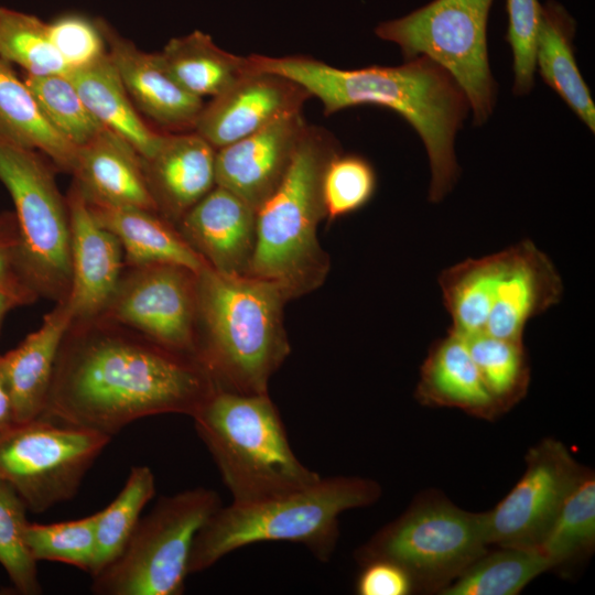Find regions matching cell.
<instances>
[{
    "mask_svg": "<svg viewBox=\"0 0 595 595\" xmlns=\"http://www.w3.org/2000/svg\"><path fill=\"white\" fill-rule=\"evenodd\" d=\"M216 389L196 357L98 316L65 332L41 416L112 437L142 418H192Z\"/></svg>",
    "mask_w": 595,
    "mask_h": 595,
    "instance_id": "1",
    "label": "cell"
},
{
    "mask_svg": "<svg viewBox=\"0 0 595 595\" xmlns=\"http://www.w3.org/2000/svg\"><path fill=\"white\" fill-rule=\"evenodd\" d=\"M248 58L252 69L277 73L300 84L321 100L325 115L361 105L399 113L426 149L430 202H441L452 191L459 175L454 140L470 107L454 77L434 61L418 56L400 66L342 69L301 55L253 54Z\"/></svg>",
    "mask_w": 595,
    "mask_h": 595,
    "instance_id": "2",
    "label": "cell"
},
{
    "mask_svg": "<svg viewBox=\"0 0 595 595\" xmlns=\"http://www.w3.org/2000/svg\"><path fill=\"white\" fill-rule=\"evenodd\" d=\"M196 277V358L217 389L268 393L271 377L291 351L283 326L288 293L275 281L224 274L208 264Z\"/></svg>",
    "mask_w": 595,
    "mask_h": 595,
    "instance_id": "3",
    "label": "cell"
},
{
    "mask_svg": "<svg viewBox=\"0 0 595 595\" xmlns=\"http://www.w3.org/2000/svg\"><path fill=\"white\" fill-rule=\"evenodd\" d=\"M380 485L360 476L322 477L300 490L252 504L221 506L195 536L188 574L203 572L225 555L258 542L304 545L327 562L339 539V516L380 498Z\"/></svg>",
    "mask_w": 595,
    "mask_h": 595,
    "instance_id": "4",
    "label": "cell"
},
{
    "mask_svg": "<svg viewBox=\"0 0 595 595\" xmlns=\"http://www.w3.org/2000/svg\"><path fill=\"white\" fill-rule=\"evenodd\" d=\"M192 419L232 502L275 498L321 478L294 454L279 410L268 393L216 389Z\"/></svg>",
    "mask_w": 595,
    "mask_h": 595,
    "instance_id": "5",
    "label": "cell"
},
{
    "mask_svg": "<svg viewBox=\"0 0 595 595\" xmlns=\"http://www.w3.org/2000/svg\"><path fill=\"white\" fill-rule=\"evenodd\" d=\"M338 151L328 131L306 126L283 181L257 210L249 275L278 282L290 299L315 290L329 269L316 231L326 218L323 175Z\"/></svg>",
    "mask_w": 595,
    "mask_h": 595,
    "instance_id": "6",
    "label": "cell"
},
{
    "mask_svg": "<svg viewBox=\"0 0 595 595\" xmlns=\"http://www.w3.org/2000/svg\"><path fill=\"white\" fill-rule=\"evenodd\" d=\"M483 512L461 509L441 493L420 494L354 556L361 566L385 560L402 567L414 592L437 593L487 550Z\"/></svg>",
    "mask_w": 595,
    "mask_h": 595,
    "instance_id": "7",
    "label": "cell"
},
{
    "mask_svg": "<svg viewBox=\"0 0 595 595\" xmlns=\"http://www.w3.org/2000/svg\"><path fill=\"white\" fill-rule=\"evenodd\" d=\"M223 506L213 489L162 496L140 517L121 554L91 576L97 595H181L195 536Z\"/></svg>",
    "mask_w": 595,
    "mask_h": 595,
    "instance_id": "8",
    "label": "cell"
},
{
    "mask_svg": "<svg viewBox=\"0 0 595 595\" xmlns=\"http://www.w3.org/2000/svg\"><path fill=\"white\" fill-rule=\"evenodd\" d=\"M0 182L10 193L23 278L37 296L60 302L72 281L66 198L40 152L0 140Z\"/></svg>",
    "mask_w": 595,
    "mask_h": 595,
    "instance_id": "9",
    "label": "cell"
},
{
    "mask_svg": "<svg viewBox=\"0 0 595 595\" xmlns=\"http://www.w3.org/2000/svg\"><path fill=\"white\" fill-rule=\"evenodd\" d=\"M494 0H433L375 32L404 56H425L444 67L465 93L477 126L491 115L497 85L487 52V21Z\"/></svg>",
    "mask_w": 595,
    "mask_h": 595,
    "instance_id": "10",
    "label": "cell"
},
{
    "mask_svg": "<svg viewBox=\"0 0 595 595\" xmlns=\"http://www.w3.org/2000/svg\"><path fill=\"white\" fill-rule=\"evenodd\" d=\"M111 436L43 416L0 430V480L28 511L43 513L72 500Z\"/></svg>",
    "mask_w": 595,
    "mask_h": 595,
    "instance_id": "11",
    "label": "cell"
},
{
    "mask_svg": "<svg viewBox=\"0 0 595 595\" xmlns=\"http://www.w3.org/2000/svg\"><path fill=\"white\" fill-rule=\"evenodd\" d=\"M100 317L196 357V272L171 263L128 267Z\"/></svg>",
    "mask_w": 595,
    "mask_h": 595,
    "instance_id": "12",
    "label": "cell"
},
{
    "mask_svg": "<svg viewBox=\"0 0 595 595\" xmlns=\"http://www.w3.org/2000/svg\"><path fill=\"white\" fill-rule=\"evenodd\" d=\"M587 472L558 440L544 439L529 448L522 477L483 512L488 545L536 548Z\"/></svg>",
    "mask_w": 595,
    "mask_h": 595,
    "instance_id": "13",
    "label": "cell"
},
{
    "mask_svg": "<svg viewBox=\"0 0 595 595\" xmlns=\"http://www.w3.org/2000/svg\"><path fill=\"white\" fill-rule=\"evenodd\" d=\"M309 98L294 80L252 69L204 105L194 131L217 150L301 112Z\"/></svg>",
    "mask_w": 595,
    "mask_h": 595,
    "instance_id": "14",
    "label": "cell"
},
{
    "mask_svg": "<svg viewBox=\"0 0 595 595\" xmlns=\"http://www.w3.org/2000/svg\"><path fill=\"white\" fill-rule=\"evenodd\" d=\"M306 126L301 112L292 113L217 149L216 185L258 210L283 181Z\"/></svg>",
    "mask_w": 595,
    "mask_h": 595,
    "instance_id": "15",
    "label": "cell"
},
{
    "mask_svg": "<svg viewBox=\"0 0 595 595\" xmlns=\"http://www.w3.org/2000/svg\"><path fill=\"white\" fill-rule=\"evenodd\" d=\"M71 227L72 281L66 305L72 322L102 314L123 271V250L116 238L91 216L74 182L66 197Z\"/></svg>",
    "mask_w": 595,
    "mask_h": 595,
    "instance_id": "16",
    "label": "cell"
},
{
    "mask_svg": "<svg viewBox=\"0 0 595 595\" xmlns=\"http://www.w3.org/2000/svg\"><path fill=\"white\" fill-rule=\"evenodd\" d=\"M500 269L485 333L522 340L527 323L559 303L562 279L531 240L500 251Z\"/></svg>",
    "mask_w": 595,
    "mask_h": 595,
    "instance_id": "17",
    "label": "cell"
},
{
    "mask_svg": "<svg viewBox=\"0 0 595 595\" xmlns=\"http://www.w3.org/2000/svg\"><path fill=\"white\" fill-rule=\"evenodd\" d=\"M256 224V209L230 191L215 185L175 227L214 270L229 275H249Z\"/></svg>",
    "mask_w": 595,
    "mask_h": 595,
    "instance_id": "18",
    "label": "cell"
},
{
    "mask_svg": "<svg viewBox=\"0 0 595 595\" xmlns=\"http://www.w3.org/2000/svg\"><path fill=\"white\" fill-rule=\"evenodd\" d=\"M108 55L137 110L161 128L194 130L205 105L180 86L162 67L155 53H145L100 21Z\"/></svg>",
    "mask_w": 595,
    "mask_h": 595,
    "instance_id": "19",
    "label": "cell"
},
{
    "mask_svg": "<svg viewBox=\"0 0 595 595\" xmlns=\"http://www.w3.org/2000/svg\"><path fill=\"white\" fill-rule=\"evenodd\" d=\"M216 149L194 130L164 133L155 152L142 159L158 212L174 226L216 185Z\"/></svg>",
    "mask_w": 595,
    "mask_h": 595,
    "instance_id": "20",
    "label": "cell"
},
{
    "mask_svg": "<svg viewBox=\"0 0 595 595\" xmlns=\"http://www.w3.org/2000/svg\"><path fill=\"white\" fill-rule=\"evenodd\" d=\"M72 174L87 202L159 213L147 184L142 158L107 128L77 149Z\"/></svg>",
    "mask_w": 595,
    "mask_h": 595,
    "instance_id": "21",
    "label": "cell"
},
{
    "mask_svg": "<svg viewBox=\"0 0 595 595\" xmlns=\"http://www.w3.org/2000/svg\"><path fill=\"white\" fill-rule=\"evenodd\" d=\"M414 396L424 405L456 408L486 420L502 414L464 338L452 331L431 345L421 366Z\"/></svg>",
    "mask_w": 595,
    "mask_h": 595,
    "instance_id": "22",
    "label": "cell"
},
{
    "mask_svg": "<svg viewBox=\"0 0 595 595\" xmlns=\"http://www.w3.org/2000/svg\"><path fill=\"white\" fill-rule=\"evenodd\" d=\"M41 326L1 356L15 423L42 415L62 338L72 323L65 300L56 302Z\"/></svg>",
    "mask_w": 595,
    "mask_h": 595,
    "instance_id": "23",
    "label": "cell"
},
{
    "mask_svg": "<svg viewBox=\"0 0 595 595\" xmlns=\"http://www.w3.org/2000/svg\"><path fill=\"white\" fill-rule=\"evenodd\" d=\"M94 219L119 240L127 267L171 263L198 272L207 263L156 212L85 199Z\"/></svg>",
    "mask_w": 595,
    "mask_h": 595,
    "instance_id": "24",
    "label": "cell"
},
{
    "mask_svg": "<svg viewBox=\"0 0 595 595\" xmlns=\"http://www.w3.org/2000/svg\"><path fill=\"white\" fill-rule=\"evenodd\" d=\"M84 104L102 125L130 143L142 159L159 148L164 133L153 130L131 101L108 53L68 73Z\"/></svg>",
    "mask_w": 595,
    "mask_h": 595,
    "instance_id": "25",
    "label": "cell"
},
{
    "mask_svg": "<svg viewBox=\"0 0 595 595\" xmlns=\"http://www.w3.org/2000/svg\"><path fill=\"white\" fill-rule=\"evenodd\" d=\"M574 32L575 22L562 6L554 1L542 6L536 67L545 84L594 132L595 106L575 61Z\"/></svg>",
    "mask_w": 595,
    "mask_h": 595,
    "instance_id": "26",
    "label": "cell"
},
{
    "mask_svg": "<svg viewBox=\"0 0 595 595\" xmlns=\"http://www.w3.org/2000/svg\"><path fill=\"white\" fill-rule=\"evenodd\" d=\"M0 140L35 150L72 173L77 149L47 121L12 65L0 58Z\"/></svg>",
    "mask_w": 595,
    "mask_h": 595,
    "instance_id": "27",
    "label": "cell"
},
{
    "mask_svg": "<svg viewBox=\"0 0 595 595\" xmlns=\"http://www.w3.org/2000/svg\"><path fill=\"white\" fill-rule=\"evenodd\" d=\"M155 55L180 86L202 99L215 97L252 71L248 56L220 48L202 31L171 39Z\"/></svg>",
    "mask_w": 595,
    "mask_h": 595,
    "instance_id": "28",
    "label": "cell"
},
{
    "mask_svg": "<svg viewBox=\"0 0 595 595\" xmlns=\"http://www.w3.org/2000/svg\"><path fill=\"white\" fill-rule=\"evenodd\" d=\"M500 260L497 252L467 259L441 272L439 284L452 318L450 331L462 337L485 332Z\"/></svg>",
    "mask_w": 595,
    "mask_h": 595,
    "instance_id": "29",
    "label": "cell"
},
{
    "mask_svg": "<svg viewBox=\"0 0 595 595\" xmlns=\"http://www.w3.org/2000/svg\"><path fill=\"white\" fill-rule=\"evenodd\" d=\"M498 548L487 550L440 594L516 595L534 577L551 570L536 548Z\"/></svg>",
    "mask_w": 595,
    "mask_h": 595,
    "instance_id": "30",
    "label": "cell"
},
{
    "mask_svg": "<svg viewBox=\"0 0 595 595\" xmlns=\"http://www.w3.org/2000/svg\"><path fill=\"white\" fill-rule=\"evenodd\" d=\"M155 495V477L149 466H132L117 497L96 517V549L90 576L111 564L123 551L145 505Z\"/></svg>",
    "mask_w": 595,
    "mask_h": 595,
    "instance_id": "31",
    "label": "cell"
},
{
    "mask_svg": "<svg viewBox=\"0 0 595 595\" xmlns=\"http://www.w3.org/2000/svg\"><path fill=\"white\" fill-rule=\"evenodd\" d=\"M463 338L500 411L510 410L527 394L530 383V366L522 340L485 332Z\"/></svg>",
    "mask_w": 595,
    "mask_h": 595,
    "instance_id": "32",
    "label": "cell"
},
{
    "mask_svg": "<svg viewBox=\"0 0 595 595\" xmlns=\"http://www.w3.org/2000/svg\"><path fill=\"white\" fill-rule=\"evenodd\" d=\"M595 544V477L584 475L567 496L536 549L550 569L591 553Z\"/></svg>",
    "mask_w": 595,
    "mask_h": 595,
    "instance_id": "33",
    "label": "cell"
},
{
    "mask_svg": "<svg viewBox=\"0 0 595 595\" xmlns=\"http://www.w3.org/2000/svg\"><path fill=\"white\" fill-rule=\"evenodd\" d=\"M0 58L26 75L69 73L51 40L48 23L7 7H0Z\"/></svg>",
    "mask_w": 595,
    "mask_h": 595,
    "instance_id": "34",
    "label": "cell"
},
{
    "mask_svg": "<svg viewBox=\"0 0 595 595\" xmlns=\"http://www.w3.org/2000/svg\"><path fill=\"white\" fill-rule=\"evenodd\" d=\"M22 79L51 126L76 149L105 128L84 104L68 73L43 76L25 74Z\"/></svg>",
    "mask_w": 595,
    "mask_h": 595,
    "instance_id": "35",
    "label": "cell"
},
{
    "mask_svg": "<svg viewBox=\"0 0 595 595\" xmlns=\"http://www.w3.org/2000/svg\"><path fill=\"white\" fill-rule=\"evenodd\" d=\"M28 508L17 490L0 480V564L6 570L14 589L23 595H39L42 586L36 561L25 540Z\"/></svg>",
    "mask_w": 595,
    "mask_h": 595,
    "instance_id": "36",
    "label": "cell"
},
{
    "mask_svg": "<svg viewBox=\"0 0 595 595\" xmlns=\"http://www.w3.org/2000/svg\"><path fill=\"white\" fill-rule=\"evenodd\" d=\"M24 540L36 562H61L89 573L96 549L95 513L48 524L28 522Z\"/></svg>",
    "mask_w": 595,
    "mask_h": 595,
    "instance_id": "37",
    "label": "cell"
},
{
    "mask_svg": "<svg viewBox=\"0 0 595 595\" xmlns=\"http://www.w3.org/2000/svg\"><path fill=\"white\" fill-rule=\"evenodd\" d=\"M377 174L363 155L338 151L327 163L322 194L326 218L333 221L366 206L376 193Z\"/></svg>",
    "mask_w": 595,
    "mask_h": 595,
    "instance_id": "38",
    "label": "cell"
},
{
    "mask_svg": "<svg viewBox=\"0 0 595 595\" xmlns=\"http://www.w3.org/2000/svg\"><path fill=\"white\" fill-rule=\"evenodd\" d=\"M538 0H507V41L513 57L515 95L530 93L534 83L536 48L541 21Z\"/></svg>",
    "mask_w": 595,
    "mask_h": 595,
    "instance_id": "39",
    "label": "cell"
},
{
    "mask_svg": "<svg viewBox=\"0 0 595 595\" xmlns=\"http://www.w3.org/2000/svg\"><path fill=\"white\" fill-rule=\"evenodd\" d=\"M48 25L51 40L69 72L88 66L108 53L100 21L66 14Z\"/></svg>",
    "mask_w": 595,
    "mask_h": 595,
    "instance_id": "40",
    "label": "cell"
},
{
    "mask_svg": "<svg viewBox=\"0 0 595 595\" xmlns=\"http://www.w3.org/2000/svg\"><path fill=\"white\" fill-rule=\"evenodd\" d=\"M361 567L356 582L359 595H408L414 592L408 573L392 562L377 560Z\"/></svg>",
    "mask_w": 595,
    "mask_h": 595,
    "instance_id": "41",
    "label": "cell"
},
{
    "mask_svg": "<svg viewBox=\"0 0 595 595\" xmlns=\"http://www.w3.org/2000/svg\"><path fill=\"white\" fill-rule=\"evenodd\" d=\"M0 286L31 289L20 268L19 231L15 216L11 214L0 216Z\"/></svg>",
    "mask_w": 595,
    "mask_h": 595,
    "instance_id": "42",
    "label": "cell"
},
{
    "mask_svg": "<svg viewBox=\"0 0 595 595\" xmlns=\"http://www.w3.org/2000/svg\"><path fill=\"white\" fill-rule=\"evenodd\" d=\"M37 295L26 286H0V327L6 314L14 306L32 302Z\"/></svg>",
    "mask_w": 595,
    "mask_h": 595,
    "instance_id": "43",
    "label": "cell"
},
{
    "mask_svg": "<svg viewBox=\"0 0 595 595\" xmlns=\"http://www.w3.org/2000/svg\"><path fill=\"white\" fill-rule=\"evenodd\" d=\"M14 422L12 401L3 372L0 356V430L10 426Z\"/></svg>",
    "mask_w": 595,
    "mask_h": 595,
    "instance_id": "44",
    "label": "cell"
}]
</instances>
